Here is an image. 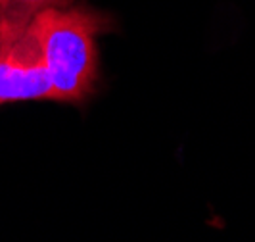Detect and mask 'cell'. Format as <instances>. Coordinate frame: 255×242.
<instances>
[{"instance_id":"cell-1","label":"cell","mask_w":255,"mask_h":242,"mask_svg":"<svg viewBox=\"0 0 255 242\" xmlns=\"http://www.w3.org/2000/svg\"><path fill=\"white\" fill-rule=\"evenodd\" d=\"M33 23L42 44L52 100L85 106L100 90L98 37L117 29L115 15L75 4L38 13Z\"/></svg>"},{"instance_id":"cell-3","label":"cell","mask_w":255,"mask_h":242,"mask_svg":"<svg viewBox=\"0 0 255 242\" xmlns=\"http://www.w3.org/2000/svg\"><path fill=\"white\" fill-rule=\"evenodd\" d=\"M77 0H0V27L23 29L38 13L75 6Z\"/></svg>"},{"instance_id":"cell-2","label":"cell","mask_w":255,"mask_h":242,"mask_svg":"<svg viewBox=\"0 0 255 242\" xmlns=\"http://www.w3.org/2000/svg\"><path fill=\"white\" fill-rule=\"evenodd\" d=\"M52 100L42 44L35 23L23 29L0 27V106Z\"/></svg>"}]
</instances>
